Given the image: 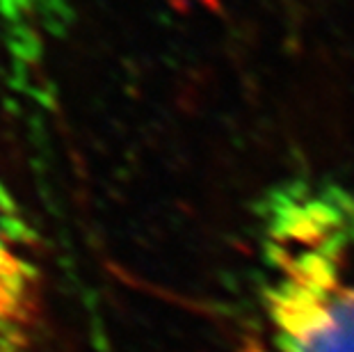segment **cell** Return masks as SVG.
Here are the masks:
<instances>
[{
    "mask_svg": "<svg viewBox=\"0 0 354 352\" xmlns=\"http://www.w3.org/2000/svg\"><path fill=\"white\" fill-rule=\"evenodd\" d=\"M270 352H354V194L299 178L259 204Z\"/></svg>",
    "mask_w": 354,
    "mask_h": 352,
    "instance_id": "1",
    "label": "cell"
},
{
    "mask_svg": "<svg viewBox=\"0 0 354 352\" xmlns=\"http://www.w3.org/2000/svg\"><path fill=\"white\" fill-rule=\"evenodd\" d=\"M71 24L69 0H0V44L19 99L48 103L46 64Z\"/></svg>",
    "mask_w": 354,
    "mask_h": 352,
    "instance_id": "2",
    "label": "cell"
},
{
    "mask_svg": "<svg viewBox=\"0 0 354 352\" xmlns=\"http://www.w3.org/2000/svg\"><path fill=\"white\" fill-rule=\"evenodd\" d=\"M39 243L24 206L0 181V352L26 341L39 299Z\"/></svg>",
    "mask_w": 354,
    "mask_h": 352,
    "instance_id": "3",
    "label": "cell"
}]
</instances>
